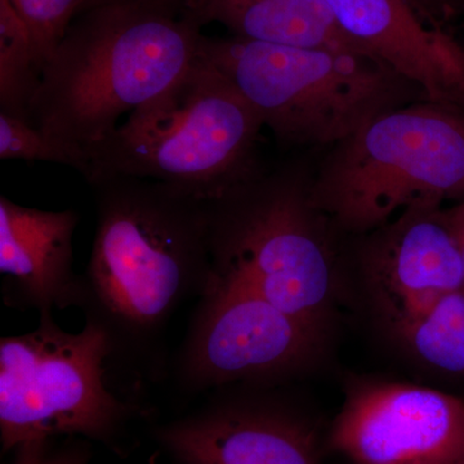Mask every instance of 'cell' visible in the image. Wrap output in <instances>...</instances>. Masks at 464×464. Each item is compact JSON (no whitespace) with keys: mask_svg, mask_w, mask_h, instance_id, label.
<instances>
[{"mask_svg":"<svg viewBox=\"0 0 464 464\" xmlns=\"http://www.w3.org/2000/svg\"><path fill=\"white\" fill-rule=\"evenodd\" d=\"M203 36L190 18L158 5L87 9L43 70L30 123L87 151L125 112L173 87L199 58Z\"/></svg>","mask_w":464,"mask_h":464,"instance_id":"obj_2","label":"cell"},{"mask_svg":"<svg viewBox=\"0 0 464 464\" xmlns=\"http://www.w3.org/2000/svg\"><path fill=\"white\" fill-rule=\"evenodd\" d=\"M456 464H464V458H463V459H460L459 462H457Z\"/></svg>","mask_w":464,"mask_h":464,"instance_id":"obj_23","label":"cell"},{"mask_svg":"<svg viewBox=\"0 0 464 464\" xmlns=\"http://www.w3.org/2000/svg\"><path fill=\"white\" fill-rule=\"evenodd\" d=\"M328 447L353 464H456L464 458V400L400 382H353Z\"/></svg>","mask_w":464,"mask_h":464,"instance_id":"obj_9","label":"cell"},{"mask_svg":"<svg viewBox=\"0 0 464 464\" xmlns=\"http://www.w3.org/2000/svg\"><path fill=\"white\" fill-rule=\"evenodd\" d=\"M390 334L415 362L464 381V288L442 295Z\"/></svg>","mask_w":464,"mask_h":464,"instance_id":"obj_15","label":"cell"},{"mask_svg":"<svg viewBox=\"0 0 464 464\" xmlns=\"http://www.w3.org/2000/svg\"><path fill=\"white\" fill-rule=\"evenodd\" d=\"M96 235L82 277L85 322L108 334L111 357L151 356L176 311L215 279L208 200L166 183L106 177L92 183Z\"/></svg>","mask_w":464,"mask_h":464,"instance_id":"obj_1","label":"cell"},{"mask_svg":"<svg viewBox=\"0 0 464 464\" xmlns=\"http://www.w3.org/2000/svg\"><path fill=\"white\" fill-rule=\"evenodd\" d=\"M199 299L177 362L188 392L285 380L325 350L328 334L234 277L215 273Z\"/></svg>","mask_w":464,"mask_h":464,"instance_id":"obj_8","label":"cell"},{"mask_svg":"<svg viewBox=\"0 0 464 464\" xmlns=\"http://www.w3.org/2000/svg\"><path fill=\"white\" fill-rule=\"evenodd\" d=\"M262 127L257 110L200 51L173 87L85 151V179L134 177L215 199L261 169Z\"/></svg>","mask_w":464,"mask_h":464,"instance_id":"obj_3","label":"cell"},{"mask_svg":"<svg viewBox=\"0 0 464 464\" xmlns=\"http://www.w3.org/2000/svg\"><path fill=\"white\" fill-rule=\"evenodd\" d=\"M216 274L328 334L342 293L332 222L311 198V177L289 166L259 169L208 200Z\"/></svg>","mask_w":464,"mask_h":464,"instance_id":"obj_4","label":"cell"},{"mask_svg":"<svg viewBox=\"0 0 464 464\" xmlns=\"http://www.w3.org/2000/svg\"><path fill=\"white\" fill-rule=\"evenodd\" d=\"M182 14L199 26L222 24L246 41L368 54L342 32L323 0H185Z\"/></svg>","mask_w":464,"mask_h":464,"instance_id":"obj_14","label":"cell"},{"mask_svg":"<svg viewBox=\"0 0 464 464\" xmlns=\"http://www.w3.org/2000/svg\"><path fill=\"white\" fill-rule=\"evenodd\" d=\"M0 159L2 160L47 161L72 168L87 177L88 158L83 150L58 141L38 127L0 112Z\"/></svg>","mask_w":464,"mask_h":464,"instance_id":"obj_17","label":"cell"},{"mask_svg":"<svg viewBox=\"0 0 464 464\" xmlns=\"http://www.w3.org/2000/svg\"><path fill=\"white\" fill-rule=\"evenodd\" d=\"M32 36L36 63L42 72L72 25L92 0H9Z\"/></svg>","mask_w":464,"mask_h":464,"instance_id":"obj_18","label":"cell"},{"mask_svg":"<svg viewBox=\"0 0 464 464\" xmlns=\"http://www.w3.org/2000/svg\"><path fill=\"white\" fill-rule=\"evenodd\" d=\"M42 75L26 24L9 0H0V112L30 123Z\"/></svg>","mask_w":464,"mask_h":464,"instance_id":"obj_16","label":"cell"},{"mask_svg":"<svg viewBox=\"0 0 464 464\" xmlns=\"http://www.w3.org/2000/svg\"><path fill=\"white\" fill-rule=\"evenodd\" d=\"M449 222L456 232L458 243H459L460 250H462L464 262V200L458 201L456 206L448 208L447 209Z\"/></svg>","mask_w":464,"mask_h":464,"instance_id":"obj_21","label":"cell"},{"mask_svg":"<svg viewBox=\"0 0 464 464\" xmlns=\"http://www.w3.org/2000/svg\"><path fill=\"white\" fill-rule=\"evenodd\" d=\"M112 3H141V5H158V7L172 9V11H179V14H182L185 0H92L87 9L99 7V5H112Z\"/></svg>","mask_w":464,"mask_h":464,"instance_id":"obj_20","label":"cell"},{"mask_svg":"<svg viewBox=\"0 0 464 464\" xmlns=\"http://www.w3.org/2000/svg\"><path fill=\"white\" fill-rule=\"evenodd\" d=\"M201 54L289 145L334 146L375 116L429 100L386 63L357 52L203 36Z\"/></svg>","mask_w":464,"mask_h":464,"instance_id":"obj_6","label":"cell"},{"mask_svg":"<svg viewBox=\"0 0 464 464\" xmlns=\"http://www.w3.org/2000/svg\"><path fill=\"white\" fill-rule=\"evenodd\" d=\"M409 2L411 3V5H413V7L417 9L418 12L420 5L422 8H430L429 5H433V3H438L439 0H409Z\"/></svg>","mask_w":464,"mask_h":464,"instance_id":"obj_22","label":"cell"},{"mask_svg":"<svg viewBox=\"0 0 464 464\" xmlns=\"http://www.w3.org/2000/svg\"><path fill=\"white\" fill-rule=\"evenodd\" d=\"M357 47L420 87L427 99L464 106V48L429 29L409 0H323Z\"/></svg>","mask_w":464,"mask_h":464,"instance_id":"obj_12","label":"cell"},{"mask_svg":"<svg viewBox=\"0 0 464 464\" xmlns=\"http://www.w3.org/2000/svg\"><path fill=\"white\" fill-rule=\"evenodd\" d=\"M359 237L357 271L369 304L390 333L447 293L464 288L462 250L442 206L408 208Z\"/></svg>","mask_w":464,"mask_h":464,"instance_id":"obj_10","label":"cell"},{"mask_svg":"<svg viewBox=\"0 0 464 464\" xmlns=\"http://www.w3.org/2000/svg\"><path fill=\"white\" fill-rule=\"evenodd\" d=\"M52 440L27 442L16 449L17 457L14 464H87L88 451L84 447L63 448L53 450Z\"/></svg>","mask_w":464,"mask_h":464,"instance_id":"obj_19","label":"cell"},{"mask_svg":"<svg viewBox=\"0 0 464 464\" xmlns=\"http://www.w3.org/2000/svg\"><path fill=\"white\" fill-rule=\"evenodd\" d=\"M108 334L85 322L67 333L52 314L39 315L35 331L0 340V440L3 451L60 436L108 442L132 408L109 390Z\"/></svg>","mask_w":464,"mask_h":464,"instance_id":"obj_7","label":"cell"},{"mask_svg":"<svg viewBox=\"0 0 464 464\" xmlns=\"http://www.w3.org/2000/svg\"><path fill=\"white\" fill-rule=\"evenodd\" d=\"M179 464H322L319 430L265 396H221L159 430Z\"/></svg>","mask_w":464,"mask_h":464,"instance_id":"obj_11","label":"cell"},{"mask_svg":"<svg viewBox=\"0 0 464 464\" xmlns=\"http://www.w3.org/2000/svg\"><path fill=\"white\" fill-rule=\"evenodd\" d=\"M74 210L35 209L0 197V274L8 307L52 314L81 308L82 277L72 268Z\"/></svg>","mask_w":464,"mask_h":464,"instance_id":"obj_13","label":"cell"},{"mask_svg":"<svg viewBox=\"0 0 464 464\" xmlns=\"http://www.w3.org/2000/svg\"><path fill=\"white\" fill-rule=\"evenodd\" d=\"M311 198L356 237L418 204L464 200V106L420 100L375 116L333 146Z\"/></svg>","mask_w":464,"mask_h":464,"instance_id":"obj_5","label":"cell"}]
</instances>
